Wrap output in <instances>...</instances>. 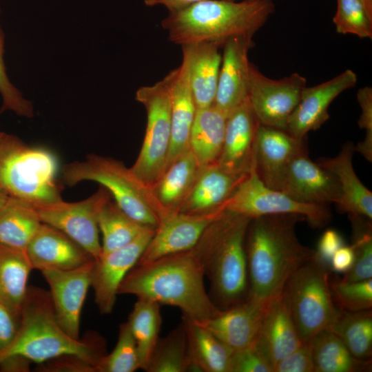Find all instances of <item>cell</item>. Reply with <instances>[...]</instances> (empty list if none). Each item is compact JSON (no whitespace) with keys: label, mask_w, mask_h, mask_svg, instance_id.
I'll use <instances>...</instances> for the list:
<instances>
[{"label":"cell","mask_w":372,"mask_h":372,"mask_svg":"<svg viewBox=\"0 0 372 372\" xmlns=\"http://www.w3.org/2000/svg\"><path fill=\"white\" fill-rule=\"evenodd\" d=\"M94 260L73 269H48L41 271L50 287L58 324L75 340L80 339L81 311L91 287Z\"/></svg>","instance_id":"obj_14"},{"label":"cell","mask_w":372,"mask_h":372,"mask_svg":"<svg viewBox=\"0 0 372 372\" xmlns=\"http://www.w3.org/2000/svg\"><path fill=\"white\" fill-rule=\"evenodd\" d=\"M155 229L147 228L130 244L101 254L94 260L91 287L101 314L112 312L122 281L136 265L150 242Z\"/></svg>","instance_id":"obj_13"},{"label":"cell","mask_w":372,"mask_h":372,"mask_svg":"<svg viewBox=\"0 0 372 372\" xmlns=\"http://www.w3.org/2000/svg\"><path fill=\"white\" fill-rule=\"evenodd\" d=\"M247 174L231 173L217 163L203 167L176 211L202 214L224 208L225 202Z\"/></svg>","instance_id":"obj_26"},{"label":"cell","mask_w":372,"mask_h":372,"mask_svg":"<svg viewBox=\"0 0 372 372\" xmlns=\"http://www.w3.org/2000/svg\"><path fill=\"white\" fill-rule=\"evenodd\" d=\"M1 110H0V114H1Z\"/></svg>","instance_id":"obj_53"},{"label":"cell","mask_w":372,"mask_h":372,"mask_svg":"<svg viewBox=\"0 0 372 372\" xmlns=\"http://www.w3.org/2000/svg\"><path fill=\"white\" fill-rule=\"evenodd\" d=\"M268 302L247 297L236 305L221 309L215 316L197 322L233 351L239 350L254 342Z\"/></svg>","instance_id":"obj_21"},{"label":"cell","mask_w":372,"mask_h":372,"mask_svg":"<svg viewBox=\"0 0 372 372\" xmlns=\"http://www.w3.org/2000/svg\"><path fill=\"white\" fill-rule=\"evenodd\" d=\"M333 21L340 34L372 38V10L362 0H337Z\"/></svg>","instance_id":"obj_39"},{"label":"cell","mask_w":372,"mask_h":372,"mask_svg":"<svg viewBox=\"0 0 372 372\" xmlns=\"http://www.w3.org/2000/svg\"><path fill=\"white\" fill-rule=\"evenodd\" d=\"M357 81L356 74L348 69L320 84L306 86L289 118L287 132L298 139L307 138L309 132L319 129L329 119L328 108L331 102L354 87Z\"/></svg>","instance_id":"obj_18"},{"label":"cell","mask_w":372,"mask_h":372,"mask_svg":"<svg viewBox=\"0 0 372 372\" xmlns=\"http://www.w3.org/2000/svg\"><path fill=\"white\" fill-rule=\"evenodd\" d=\"M305 149L307 138L298 139L287 131L259 124L252 160L255 172L266 186L280 191L288 164Z\"/></svg>","instance_id":"obj_17"},{"label":"cell","mask_w":372,"mask_h":372,"mask_svg":"<svg viewBox=\"0 0 372 372\" xmlns=\"http://www.w3.org/2000/svg\"><path fill=\"white\" fill-rule=\"evenodd\" d=\"M227 116L214 105L196 110L189 148L201 168L217 163L225 135Z\"/></svg>","instance_id":"obj_29"},{"label":"cell","mask_w":372,"mask_h":372,"mask_svg":"<svg viewBox=\"0 0 372 372\" xmlns=\"http://www.w3.org/2000/svg\"><path fill=\"white\" fill-rule=\"evenodd\" d=\"M45 372H97L93 363L74 355H63L41 364L38 368Z\"/></svg>","instance_id":"obj_46"},{"label":"cell","mask_w":372,"mask_h":372,"mask_svg":"<svg viewBox=\"0 0 372 372\" xmlns=\"http://www.w3.org/2000/svg\"><path fill=\"white\" fill-rule=\"evenodd\" d=\"M296 214L264 215L251 218L245 236L248 269L247 297L264 302L280 296L291 276L315 256V249L299 240Z\"/></svg>","instance_id":"obj_1"},{"label":"cell","mask_w":372,"mask_h":372,"mask_svg":"<svg viewBox=\"0 0 372 372\" xmlns=\"http://www.w3.org/2000/svg\"><path fill=\"white\" fill-rule=\"evenodd\" d=\"M181 48L188 60L189 82L196 108L212 106L222 61L220 47L204 42Z\"/></svg>","instance_id":"obj_27"},{"label":"cell","mask_w":372,"mask_h":372,"mask_svg":"<svg viewBox=\"0 0 372 372\" xmlns=\"http://www.w3.org/2000/svg\"><path fill=\"white\" fill-rule=\"evenodd\" d=\"M357 99L361 107V114L358 124L365 130L364 139L354 145V150L360 153L366 160L372 161V89L369 86L360 88Z\"/></svg>","instance_id":"obj_43"},{"label":"cell","mask_w":372,"mask_h":372,"mask_svg":"<svg viewBox=\"0 0 372 372\" xmlns=\"http://www.w3.org/2000/svg\"><path fill=\"white\" fill-rule=\"evenodd\" d=\"M258 125L247 99L227 116L223 148L217 164L231 173L247 174L252 164Z\"/></svg>","instance_id":"obj_24"},{"label":"cell","mask_w":372,"mask_h":372,"mask_svg":"<svg viewBox=\"0 0 372 372\" xmlns=\"http://www.w3.org/2000/svg\"><path fill=\"white\" fill-rule=\"evenodd\" d=\"M302 342L282 293L269 300L253 345L273 367Z\"/></svg>","instance_id":"obj_22"},{"label":"cell","mask_w":372,"mask_h":372,"mask_svg":"<svg viewBox=\"0 0 372 372\" xmlns=\"http://www.w3.org/2000/svg\"><path fill=\"white\" fill-rule=\"evenodd\" d=\"M329 268L315 258L302 265L289 279L282 294L303 343L330 330L341 310L330 289Z\"/></svg>","instance_id":"obj_8"},{"label":"cell","mask_w":372,"mask_h":372,"mask_svg":"<svg viewBox=\"0 0 372 372\" xmlns=\"http://www.w3.org/2000/svg\"><path fill=\"white\" fill-rule=\"evenodd\" d=\"M225 210L224 208L202 214L172 211L164 216L138 264L192 249L207 227Z\"/></svg>","instance_id":"obj_15"},{"label":"cell","mask_w":372,"mask_h":372,"mask_svg":"<svg viewBox=\"0 0 372 372\" xmlns=\"http://www.w3.org/2000/svg\"><path fill=\"white\" fill-rule=\"evenodd\" d=\"M332 298L341 311H360L372 308V279L345 282L330 280Z\"/></svg>","instance_id":"obj_41"},{"label":"cell","mask_w":372,"mask_h":372,"mask_svg":"<svg viewBox=\"0 0 372 372\" xmlns=\"http://www.w3.org/2000/svg\"><path fill=\"white\" fill-rule=\"evenodd\" d=\"M314 372H358L371 369V360L355 358L332 331L324 330L311 342Z\"/></svg>","instance_id":"obj_33"},{"label":"cell","mask_w":372,"mask_h":372,"mask_svg":"<svg viewBox=\"0 0 372 372\" xmlns=\"http://www.w3.org/2000/svg\"><path fill=\"white\" fill-rule=\"evenodd\" d=\"M229 372H273L267 359L251 344L233 351Z\"/></svg>","instance_id":"obj_44"},{"label":"cell","mask_w":372,"mask_h":372,"mask_svg":"<svg viewBox=\"0 0 372 372\" xmlns=\"http://www.w3.org/2000/svg\"><path fill=\"white\" fill-rule=\"evenodd\" d=\"M274 10L272 0H205L169 12L161 26L180 46L205 42L223 47L235 37H253Z\"/></svg>","instance_id":"obj_3"},{"label":"cell","mask_w":372,"mask_h":372,"mask_svg":"<svg viewBox=\"0 0 372 372\" xmlns=\"http://www.w3.org/2000/svg\"><path fill=\"white\" fill-rule=\"evenodd\" d=\"M32 362L20 355H11L0 360V371L28 372Z\"/></svg>","instance_id":"obj_50"},{"label":"cell","mask_w":372,"mask_h":372,"mask_svg":"<svg viewBox=\"0 0 372 372\" xmlns=\"http://www.w3.org/2000/svg\"><path fill=\"white\" fill-rule=\"evenodd\" d=\"M190 371L229 372L233 351L198 322L182 317Z\"/></svg>","instance_id":"obj_28"},{"label":"cell","mask_w":372,"mask_h":372,"mask_svg":"<svg viewBox=\"0 0 372 372\" xmlns=\"http://www.w3.org/2000/svg\"><path fill=\"white\" fill-rule=\"evenodd\" d=\"M8 198L9 196L2 190H0V211L6 205Z\"/></svg>","instance_id":"obj_52"},{"label":"cell","mask_w":372,"mask_h":372,"mask_svg":"<svg viewBox=\"0 0 372 372\" xmlns=\"http://www.w3.org/2000/svg\"><path fill=\"white\" fill-rule=\"evenodd\" d=\"M61 178L70 187L85 180L99 183L124 213L143 226L156 229L167 214L152 187L118 160L90 154L84 161L65 164Z\"/></svg>","instance_id":"obj_6"},{"label":"cell","mask_w":372,"mask_h":372,"mask_svg":"<svg viewBox=\"0 0 372 372\" xmlns=\"http://www.w3.org/2000/svg\"><path fill=\"white\" fill-rule=\"evenodd\" d=\"M32 269L25 251L0 244V303L19 318Z\"/></svg>","instance_id":"obj_31"},{"label":"cell","mask_w":372,"mask_h":372,"mask_svg":"<svg viewBox=\"0 0 372 372\" xmlns=\"http://www.w3.org/2000/svg\"><path fill=\"white\" fill-rule=\"evenodd\" d=\"M344 344L350 353L362 360H371L372 311H341L330 330Z\"/></svg>","instance_id":"obj_36"},{"label":"cell","mask_w":372,"mask_h":372,"mask_svg":"<svg viewBox=\"0 0 372 372\" xmlns=\"http://www.w3.org/2000/svg\"><path fill=\"white\" fill-rule=\"evenodd\" d=\"M59 162L50 149L0 132V190L34 206L62 200Z\"/></svg>","instance_id":"obj_7"},{"label":"cell","mask_w":372,"mask_h":372,"mask_svg":"<svg viewBox=\"0 0 372 372\" xmlns=\"http://www.w3.org/2000/svg\"><path fill=\"white\" fill-rule=\"evenodd\" d=\"M250 219L225 209L209 224L192 248L210 280L211 299L220 309L247 298L245 236Z\"/></svg>","instance_id":"obj_4"},{"label":"cell","mask_w":372,"mask_h":372,"mask_svg":"<svg viewBox=\"0 0 372 372\" xmlns=\"http://www.w3.org/2000/svg\"><path fill=\"white\" fill-rule=\"evenodd\" d=\"M201 169L188 148L167 167L152 186L156 198L167 214L178 210Z\"/></svg>","instance_id":"obj_30"},{"label":"cell","mask_w":372,"mask_h":372,"mask_svg":"<svg viewBox=\"0 0 372 372\" xmlns=\"http://www.w3.org/2000/svg\"><path fill=\"white\" fill-rule=\"evenodd\" d=\"M202 1L205 0H144V3L147 7L162 6L165 7L169 12H172Z\"/></svg>","instance_id":"obj_51"},{"label":"cell","mask_w":372,"mask_h":372,"mask_svg":"<svg viewBox=\"0 0 372 372\" xmlns=\"http://www.w3.org/2000/svg\"><path fill=\"white\" fill-rule=\"evenodd\" d=\"M186 332L183 323L159 338L145 369L147 372L190 371Z\"/></svg>","instance_id":"obj_37"},{"label":"cell","mask_w":372,"mask_h":372,"mask_svg":"<svg viewBox=\"0 0 372 372\" xmlns=\"http://www.w3.org/2000/svg\"><path fill=\"white\" fill-rule=\"evenodd\" d=\"M136 99L147 114L145 137L139 154L130 167L143 182L152 186L165 172L171 143V108L167 88L161 80L142 86Z\"/></svg>","instance_id":"obj_9"},{"label":"cell","mask_w":372,"mask_h":372,"mask_svg":"<svg viewBox=\"0 0 372 372\" xmlns=\"http://www.w3.org/2000/svg\"><path fill=\"white\" fill-rule=\"evenodd\" d=\"M25 252L32 269L70 270L94 258L81 245L59 229L41 223Z\"/></svg>","instance_id":"obj_20"},{"label":"cell","mask_w":372,"mask_h":372,"mask_svg":"<svg viewBox=\"0 0 372 372\" xmlns=\"http://www.w3.org/2000/svg\"><path fill=\"white\" fill-rule=\"evenodd\" d=\"M343 245L344 240L340 234L335 229H328L318 241L317 249H315V258L331 269L333 256Z\"/></svg>","instance_id":"obj_47"},{"label":"cell","mask_w":372,"mask_h":372,"mask_svg":"<svg viewBox=\"0 0 372 372\" xmlns=\"http://www.w3.org/2000/svg\"><path fill=\"white\" fill-rule=\"evenodd\" d=\"M20 318L0 303V351L13 340L19 325Z\"/></svg>","instance_id":"obj_48"},{"label":"cell","mask_w":372,"mask_h":372,"mask_svg":"<svg viewBox=\"0 0 372 372\" xmlns=\"http://www.w3.org/2000/svg\"><path fill=\"white\" fill-rule=\"evenodd\" d=\"M141 369L136 344L127 322L119 327L117 342L100 360L97 372H134Z\"/></svg>","instance_id":"obj_40"},{"label":"cell","mask_w":372,"mask_h":372,"mask_svg":"<svg viewBox=\"0 0 372 372\" xmlns=\"http://www.w3.org/2000/svg\"><path fill=\"white\" fill-rule=\"evenodd\" d=\"M273 372H314L311 343L299 347L277 363Z\"/></svg>","instance_id":"obj_45"},{"label":"cell","mask_w":372,"mask_h":372,"mask_svg":"<svg viewBox=\"0 0 372 372\" xmlns=\"http://www.w3.org/2000/svg\"><path fill=\"white\" fill-rule=\"evenodd\" d=\"M99 229L103 235L102 253L121 248L135 240L146 229L117 205L112 197L101 207L98 214ZM152 229V228H151Z\"/></svg>","instance_id":"obj_35"},{"label":"cell","mask_w":372,"mask_h":372,"mask_svg":"<svg viewBox=\"0 0 372 372\" xmlns=\"http://www.w3.org/2000/svg\"><path fill=\"white\" fill-rule=\"evenodd\" d=\"M280 191L299 202L336 204L340 198L334 176L308 155V150L297 154L288 164Z\"/></svg>","instance_id":"obj_16"},{"label":"cell","mask_w":372,"mask_h":372,"mask_svg":"<svg viewBox=\"0 0 372 372\" xmlns=\"http://www.w3.org/2000/svg\"><path fill=\"white\" fill-rule=\"evenodd\" d=\"M306 86V79L298 73L272 79L250 63L248 101L260 125L287 132L289 118Z\"/></svg>","instance_id":"obj_11"},{"label":"cell","mask_w":372,"mask_h":372,"mask_svg":"<svg viewBox=\"0 0 372 372\" xmlns=\"http://www.w3.org/2000/svg\"><path fill=\"white\" fill-rule=\"evenodd\" d=\"M11 355H20L39 364L63 355H74L97 369L105 355V341L96 334L84 340L70 337L56 320L50 292L31 286L23 304L17 332L11 343L0 351V360Z\"/></svg>","instance_id":"obj_5"},{"label":"cell","mask_w":372,"mask_h":372,"mask_svg":"<svg viewBox=\"0 0 372 372\" xmlns=\"http://www.w3.org/2000/svg\"><path fill=\"white\" fill-rule=\"evenodd\" d=\"M354 145L346 142L340 152L332 158L317 161L336 178L340 198L335 204L343 213L357 214L372 220V192L358 178L353 166Z\"/></svg>","instance_id":"obj_25"},{"label":"cell","mask_w":372,"mask_h":372,"mask_svg":"<svg viewBox=\"0 0 372 372\" xmlns=\"http://www.w3.org/2000/svg\"><path fill=\"white\" fill-rule=\"evenodd\" d=\"M3 34L0 27V94L2 97L1 111L10 110L27 118L34 116L31 101L23 98L20 91L10 82L3 61Z\"/></svg>","instance_id":"obj_42"},{"label":"cell","mask_w":372,"mask_h":372,"mask_svg":"<svg viewBox=\"0 0 372 372\" xmlns=\"http://www.w3.org/2000/svg\"><path fill=\"white\" fill-rule=\"evenodd\" d=\"M205 269L192 249L136 265L126 275L118 294H130L174 306L183 316L203 322L221 310L208 295Z\"/></svg>","instance_id":"obj_2"},{"label":"cell","mask_w":372,"mask_h":372,"mask_svg":"<svg viewBox=\"0 0 372 372\" xmlns=\"http://www.w3.org/2000/svg\"><path fill=\"white\" fill-rule=\"evenodd\" d=\"M110 197V192L101 186L92 196L81 201L69 203L61 200L34 207L41 223L63 231L96 259L102 253L98 214L102 205Z\"/></svg>","instance_id":"obj_12"},{"label":"cell","mask_w":372,"mask_h":372,"mask_svg":"<svg viewBox=\"0 0 372 372\" xmlns=\"http://www.w3.org/2000/svg\"><path fill=\"white\" fill-rule=\"evenodd\" d=\"M225 209L253 218L264 215L296 214L313 228L320 229L331 218L327 205L297 201L283 192L266 186L257 176L253 163L247 175L225 202Z\"/></svg>","instance_id":"obj_10"},{"label":"cell","mask_w":372,"mask_h":372,"mask_svg":"<svg viewBox=\"0 0 372 372\" xmlns=\"http://www.w3.org/2000/svg\"><path fill=\"white\" fill-rule=\"evenodd\" d=\"M253 37L238 36L223 45L214 106L227 116L248 99L250 62L248 52Z\"/></svg>","instance_id":"obj_19"},{"label":"cell","mask_w":372,"mask_h":372,"mask_svg":"<svg viewBox=\"0 0 372 372\" xmlns=\"http://www.w3.org/2000/svg\"><path fill=\"white\" fill-rule=\"evenodd\" d=\"M168 90L171 108V143L167 167L189 148V140L196 112L189 76L187 56L181 65L163 79Z\"/></svg>","instance_id":"obj_23"},{"label":"cell","mask_w":372,"mask_h":372,"mask_svg":"<svg viewBox=\"0 0 372 372\" xmlns=\"http://www.w3.org/2000/svg\"><path fill=\"white\" fill-rule=\"evenodd\" d=\"M41 223L33 205L9 196L0 211V244L25 251Z\"/></svg>","instance_id":"obj_32"},{"label":"cell","mask_w":372,"mask_h":372,"mask_svg":"<svg viewBox=\"0 0 372 372\" xmlns=\"http://www.w3.org/2000/svg\"><path fill=\"white\" fill-rule=\"evenodd\" d=\"M352 227V247L354 262L344 273L341 281L359 282L372 278V224L364 216L348 214Z\"/></svg>","instance_id":"obj_38"},{"label":"cell","mask_w":372,"mask_h":372,"mask_svg":"<svg viewBox=\"0 0 372 372\" xmlns=\"http://www.w3.org/2000/svg\"><path fill=\"white\" fill-rule=\"evenodd\" d=\"M354 262V252L352 247L343 245L333 256L330 268L338 273H346Z\"/></svg>","instance_id":"obj_49"},{"label":"cell","mask_w":372,"mask_h":372,"mask_svg":"<svg viewBox=\"0 0 372 372\" xmlns=\"http://www.w3.org/2000/svg\"><path fill=\"white\" fill-rule=\"evenodd\" d=\"M160 305L151 300L138 298L127 321L136 344L141 369L144 371L160 338Z\"/></svg>","instance_id":"obj_34"}]
</instances>
